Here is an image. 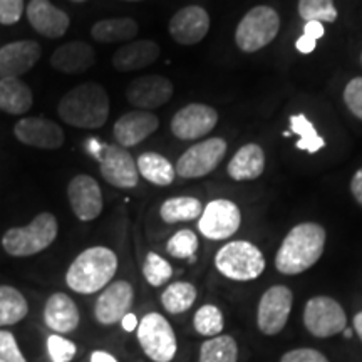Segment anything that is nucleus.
I'll return each instance as SVG.
<instances>
[{
    "instance_id": "1",
    "label": "nucleus",
    "mask_w": 362,
    "mask_h": 362,
    "mask_svg": "<svg viewBox=\"0 0 362 362\" xmlns=\"http://www.w3.org/2000/svg\"><path fill=\"white\" fill-rule=\"evenodd\" d=\"M325 247V230L319 223L293 226L280 245L275 267L284 275H298L319 262Z\"/></svg>"
},
{
    "instance_id": "2",
    "label": "nucleus",
    "mask_w": 362,
    "mask_h": 362,
    "mask_svg": "<svg viewBox=\"0 0 362 362\" xmlns=\"http://www.w3.org/2000/svg\"><path fill=\"white\" fill-rule=\"evenodd\" d=\"M57 112L66 124L79 129H99L110 117V96L98 83L76 86L62 96Z\"/></svg>"
},
{
    "instance_id": "3",
    "label": "nucleus",
    "mask_w": 362,
    "mask_h": 362,
    "mask_svg": "<svg viewBox=\"0 0 362 362\" xmlns=\"http://www.w3.org/2000/svg\"><path fill=\"white\" fill-rule=\"evenodd\" d=\"M117 270L116 253L107 247L86 248L76 257L66 272V284L71 291L90 296L106 288Z\"/></svg>"
},
{
    "instance_id": "4",
    "label": "nucleus",
    "mask_w": 362,
    "mask_h": 362,
    "mask_svg": "<svg viewBox=\"0 0 362 362\" xmlns=\"http://www.w3.org/2000/svg\"><path fill=\"white\" fill-rule=\"evenodd\" d=\"M57 218L42 211L25 226H13L2 237V247L11 257H33L51 247L57 237Z\"/></svg>"
},
{
    "instance_id": "5",
    "label": "nucleus",
    "mask_w": 362,
    "mask_h": 362,
    "mask_svg": "<svg viewBox=\"0 0 362 362\" xmlns=\"http://www.w3.org/2000/svg\"><path fill=\"white\" fill-rule=\"evenodd\" d=\"M215 267L226 279L235 282H248L264 274L265 257L253 243L235 240L220 248L215 257Z\"/></svg>"
},
{
    "instance_id": "6",
    "label": "nucleus",
    "mask_w": 362,
    "mask_h": 362,
    "mask_svg": "<svg viewBox=\"0 0 362 362\" xmlns=\"http://www.w3.org/2000/svg\"><path fill=\"white\" fill-rule=\"evenodd\" d=\"M136 336L144 356L153 362H170L178 351L176 334L168 320L158 312L146 314L139 320Z\"/></svg>"
},
{
    "instance_id": "7",
    "label": "nucleus",
    "mask_w": 362,
    "mask_h": 362,
    "mask_svg": "<svg viewBox=\"0 0 362 362\" xmlns=\"http://www.w3.org/2000/svg\"><path fill=\"white\" fill-rule=\"evenodd\" d=\"M279 29L280 17L277 11L267 6L253 7L240 21L235 40L243 52H257L277 37Z\"/></svg>"
},
{
    "instance_id": "8",
    "label": "nucleus",
    "mask_w": 362,
    "mask_h": 362,
    "mask_svg": "<svg viewBox=\"0 0 362 362\" xmlns=\"http://www.w3.org/2000/svg\"><path fill=\"white\" fill-rule=\"evenodd\" d=\"M304 325L314 337L327 339L346 330L347 315L332 297L317 296L305 304Z\"/></svg>"
},
{
    "instance_id": "9",
    "label": "nucleus",
    "mask_w": 362,
    "mask_h": 362,
    "mask_svg": "<svg viewBox=\"0 0 362 362\" xmlns=\"http://www.w3.org/2000/svg\"><path fill=\"white\" fill-rule=\"evenodd\" d=\"M226 153V141L221 138H210L193 144L180 156L175 171L181 178L193 180L211 173Z\"/></svg>"
},
{
    "instance_id": "10",
    "label": "nucleus",
    "mask_w": 362,
    "mask_h": 362,
    "mask_svg": "<svg viewBox=\"0 0 362 362\" xmlns=\"http://www.w3.org/2000/svg\"><path fill=\"white\" fill-rule=\"evenodd\" d=\"M99 171L116 188H134L138 185V166L129 151L119 144H103L96 149Z\"/></svg>"
},
{
    "instance_id": "11",
    "label": "nucleus",
    "mask_w": 362,
    "mask_h": 362,
    "mask_svg": "<svg viewBox=\"0 0 362 362\" xmlns=\"http://www.w3.org/2000/svg\"><path fill=\"white\" fill-rule=\"evenodd\" d=\"M293 293L285 285H274L265 291L259 302L257 310V324L265 336H277L287 325L292 312Z\"/></svg>"
},
{
    "instance_id": "12",
    "label": "nucleus",
    "mask_w": 362,
    "mask_h": 362,
    "mask_svg": "<svg viewBox=\"0 0 362 362\" xmlns=\"http://www.w3.org/2000/svg\"><path fill=\"white\" fill-rule=\"evenodd\" d=\"M242 223L238 206L230 200H214L203 208L198 230L208 240H226L237 233Z\"/></svg>"
},
{
    "instance_id": "13",
    "label": "nucleus",
    "mask_w": 362,
    "mask_h": 362,
    "mask_svg": "<svg viewBox=\"0 0 362 362\" xmlns=\"http://www.w3.org/2000/svg\"><path fill=\"white\" fill-rule=\"evenodd\" d=\"M218 123V112L206 104L193 103L181 107L171 119V131L178 139L193 141L210 133Z\"/></svg>"
},
{
    "instance_id": "14",
    "label": "nucleus",
    "mask_w": 362,
    "mask_h": 362,
    "mask_svg": "<svg viewBox=\"0 0 362 362\" xmlns=\"http://www.w3.org/2000/svg\"><path fill=\"white\" fill-rule=\"evenodd\" d=\"M134 300L133 285L126 280H117L107 285L98 297L94 305V317L101 325H115L129 314Z\"/></svg>"
},
{
    "instance_id": "15",
    "label": "nucleus",
    "mask_w": 362,
    "mask_h": 362,
    "mask_svg": "<svg viewBox=\"0 0 362 362\" xmlns=\"http://www.w3.org/2000/svg\"><path fill=\"white\" fill-rule=\"evenodd\" d=\"M13 134L25 146L39 149H59L64 144V131L45 117H22L13 126Z\"/></svg>"
},
{
    "instance_id": "16",
    "label": "nucleus",
    "mask_w": 362,
    "mask_h": 362,
    "mask_svg": "<svg viewBox=\"0 0 362 362\" xmlns=\"http://www.w3.org/2000/svg\"><path fill=\"white\" fill-rule=\"evenodd\" d=\"M67 198H69L72 211L81 221H93L101 215L103 192L93 176H74L67 187Z\"/></svg>"
},
{
    "instance_id": "17",
    "label": "nucleus",
    "mask_w": 362,
    "mask_h": 362,
    "mask_svg": "<svg viewBox=\"0 0 362 362\" xmlns=\"http://www.w3.org/2000/svg\"><path fill=\"white\" fill-rule=\"evenodd\" d=\"M173 84L165 76L149 74L134 79L126 89V98L133 106L139 110H156L166 104L173 96Z\"/></svg>"
},
{
    "instance_id": "18",
    "label": "nucleus",
    "mask_w": 362,
    "mask_h": 362,
    "mask_svg": "<svg viewBox=\"0 0 362 362\" xmlns=\"http://www.w3.org/2000/svg\"><path fill=\"white\" fill-rule=\"evenodd\" d=\"M208 30H210V16L200 6L183 7L170 21V35L183 45L202 42Z\"/></svg>"
},
{
    "instance_id": "19",
    "label": "nucleus",
    "mask_w": 362,
    "mask_h": 362,
    "mask_svg": "<svg viewBox=\"0 0 362 362\" xmlns=\"http://www.w3.org/2000/svg\"><path fill=\"white\" fill-rule=\"evenodd\" d=\"M160 128V119L156 115L149 111H131L126 112L115 123L112 134L116 143L123 148L138 146L144 139L149 138Z\"/></svg>"
},
{
    "instance_id": "20",
    "label": "nucleus",
    "mask_w": 362,
    "mask_h": 362,
    "mask_svg": "<svg viewBox=\"0 0 362 362\" xmlns=\"http://www.w3.org/2000/svg\"><path fill=\"white\" fill-rule=\"evenodd\" d=\"M40 45L35 40H16L0 47V79L21 78L37 64Z\"/></svg>"
},
{
    "instance_id": "21",
    "label": "nucleus",
    "mask_w": 362,
    "mask_h": 362,
    "mask_svg": "<svg viewBox=\"0 0 362 362\" xmlns=\"http://www.w3.org/2000/svg\"><path fill=\"white\" fill-rule=\"evenodd\" d=\"M25 12L35 33L47 39L62 37L69 29V16L54 6L51 0H30Z\"/></svg>"
},
{
    "instance_id": "22",
    "label": "nucleus",
    "mask_w": 362,
    "mask_h": 362,
    "mask_svg": "<svg viewBox=\"0 0 362 362\" xmlns=\"http://www.w3.org/2000/svg\"><path fill=\"white\" fill-rule=\"evenodd\" d=\"M44 322L52 332L69 334L79 327L81 314L78 305L64 292H56L44 305Z\"/></svg>"
},
{
    "instance_id": "23",
    "label": "nucleus",
    "mask_w": 362,
    "mask_h": 362,
    "mask_svg": "<svg viewBox=\"0 0 362 362\" xmlns=\"http://www.w3.org/2000/svg\"><path fill=\"white\" fill-rule=\"evenodd\" d=\"M160 45L153 40H131L112 56V67L119 72H133L151 66L160 57Z\"/></svg>"
},
{
    "instance_id": "24",
    "label": "nucleus",
    "mask_w": 362,
    "mask_h": 362,
    "mask_svg": "<svg viewBox=\"0 0 362 362\" xmlns=\"http://www.w3.org/2000/svg\"><path fill=\"white\" fill-rule=\"evenodd\" d=\"M94 59H96V54L89 44L72 40L54 51L51 66L62 74H81L94 64Z\"/></svg>"
},
{
    "instance_id": "25",
    "label": "nucleus",
    "mask_w": 362,
    "mask_h": 362,
    "mask_svg": "<svg viewBox=\"0 0 362 362\" xmlns=\"http://www.w3.org/2000/svg\"><path fill=\"white\" fill-rule=\"evenodd\" d=\"M228 175L235 181L255 180L265 170V153L259 144H245L235 153L232 161L228 163Z\"/></svg>"
},
{
    "instance_id": "26",
    "label": "nucleus",
    "mask_w": 362,
    "mask_h": 362,
    "mask_svg": "<svg viewBox=\"0 0 362 362\" xmlns=\"http://www.w3.org/2000/svg\"><path fill=\"white\" fill-rule=\"evenodd\" d=\"M33 90L19 78L0 79V111L12 116H22L33 107Z\"/></svg>"
},
{
    "instance_id": "27",
    "label": "nucleus",
    "mask_w": 362,
    "mask_h": 362,
    "mask_svg": "<svg viewBox=\"0 0 362 362\" xmlns=\"http://www.w3.org/2000/svg\"><path fill=\"white\" fill-rule=\"evenodd\" d=\"M136 34H138V24L129 17L99 21L90 29L93 39L101 44L126 42V40H133Z\"/></svg>"
},
{
    "instance_id": "28",
    "label": "nucleus",
    "mask_w": 362,
    "mask_h": 362,
    "mask_svg": "<svg viewBox=\"0 0 362 362\" xmlns=\"http://www.w3.org/2000/svg\"><path fill=\"white\" fill-rule=\"evenodd\" d=\"M136 166H138V173L144 180H148L153 185H158V187H168L170 183H173L176 175L175 166L158 153H143V155H139Z\"/></svg>"
},
{
    "instance_id": "29",
    "label": "nucleus",
    "mask_w": 362,
    "mask_h": 362,
    "mask_svg": "<svg viewBox=\"0 0 362 362\" xmlns=\"http://www.w3.org/2000/svg\"><path fill=\"white\" fill-rule=\"evenodd\" d=\"M29 314V304L21 291L11 285H0V327L19 324Z\"/></svg>"
},
{
    "instance_id": "30",
    "label": "nucleus",
    "mask_w": 362,
    "mask_h": 362,
    "mask_svg": "<svg viewBox=\"0 0 362 362\" xmlns=\"http://www.w3.org/2000/svg\"><path fill=\"white\" fill-rule=\"evenodd\" d=\"M203 214L202 202L193 197L170 198L160 208V216L165 223H180L200 218Z\"/></svg>"
},
{
    "instance_id": "31",
    "label": "nucleus",
    "mask_w": 362,
    "mask_h": 362,
    "mask_svg": "<svg viewBox=\"0 0 362 362\" xmlns=\"http://www.w3.org/2000/svg\"><path fill=\"white\" fill-rule=\"evenodd\" d=\"M197 288L189 282H175L161 293V304L168 314H183L197 300Z\"/></svg>"
},
{
    "instance_id": "32",
    "label": "nucleus",
    "mask_w": 362,
    "mask_h": 362,
    "mask_svg": "<svg viewBox=\"0 0 362 362\" xmlns=\"http://www.w3.org/2000/svg\"><path fill=\"white\" fill-rule=\"evenodd\" d=\"M238 344L232 336H216L202 344L198 362H237Z\"/></svg>"
},
{
    "instance_id": "33",
    "label": "nucleus",
    "mask_w": 362,
    "mask_h": 362,
    "mask_svg": "<svg viewBox=\"0 0 362 362\" xmlns=\"http://www.w3.org/2000/svg\"><path fill=\"white\" fill-rule=\"evenodd\" d=\"M223 314L218 307L206 304L197 310L193 317V327L200 336L216 337L223 330Z\"/></svg>"
},
{
    "instance_id": "34",
    "label": "nucleus",
    "mask_w": 362,
    "mask_h": 362,
    "mask_svg": "<svg viewBox=\"0 0 362 362\" xmlns=\"http://www.w3.org/2000/svg\"><path fill=\"white\" fill-rule=\"evenodd\" d=\"M291 128L292 133H297L300 136V139H298L297 143L298 149H304V151L309 153H317L319 149L324 148V139L317 134L314 124H312L304 115L291 116Z\"/></svg>"
},
{
    "instance_id": "35",
    "label": "nucleus",
    "mask_w": 362,
    "mask_h": 362,
    "mask_svg": "<svg viewBox=\"0 0 362 362\" xmlns=\"http://www.w3.org/2000/svg\"><path fill=\"white\" fill-rule=\"evenodd\" d=\"M298 13L305 22H334L337 19L332 0H298Z\"/></svg>"
},
{
    "instance_id": "36",
    "label": "nucleus",
    "mask_w": 362,
    "mask_h": 362,
    "mask_svg": "<svg viewBox=\"0 0 362 362\" xmlns=\"http://www.w3.org/2000/svg\"><path fill=\"white\" fill-rule=\"evenodd\" d=\"M143 275L153 287H161L173 277V267L155 252H149L143 265Z\"/></svg>"
},
{
    "instance_id": "37",
    "label": "nucleus",
    "mask_w": 362,
    "mask_h": 362,
    "mask_svg": "<svg viewBox=\"0 0 362 362\" xmlns=\"http://www.w3.org/2000/svg\"><path fill=\"white\" fill-rule=\"evenodd\" d=\"M166 250L171 257L180 260H193L198 250V237L192 230H180L166 243Z\"/></svg>"
},
{
    "instance_id": "38",
    "label": "nucleus",
    "mask_w": 362,
    "mask_h": 362,
    "mask_svg": "<svg viewBox=\"0 0 362 362\" xmlns=\"http://www.w3.org/2000/svg\"><path fill=\"white\" fill-rule=\"evenodd\" d=\"M76 344L69 339L51 334L47 337V352L52 362H71L76 356Z\"/></svg>"
},
{
    "instance_id": "39",
    "label": "nucleus",
    "mask_w": 362,
    "mask_h": 362,
    "mask_svg": "<svg viewBox=\"0 0 362 362\" xmlns=\"http://www.w3.org/2000/svg\"><path fill=\"white\" fill-rule=\"evenodd\" d=\"M0 361L4 362H27L22 354L16 337L8 330L0 329Z\"/></svg>"
},
{
    "instance_id": "40",
    "label": "nucleus",
    "mask_w": 362,
    "mask_h": 362,
    "mask_svg": "<svg viewBox=\"0 0 362 362\" xmlns=\"http://www.w3.org/2000/svg\"><path fill=\"white\" fill-rule=\"evenodd\" d=\"M344 101L356 117L362 119V78L352 79L344 90Z\"/></svg>"
},
{
    "instance_id": "41",
    "label": "nucleus",
    "mask_w": 362,
    "mask_h": 362,
    "mask_svg": "<svg viewBox=\"0 0 362 362\" xmlns=\"http://www.w3.org/2000/svg\"><path fill=\"white\" fill-rule=\"evenodd\" d=\"M22 13H24V0H0V24H17Z\"/></svg>"
},
{
    "instance_id": "42",
    "label": "nucleus",
    "mask_w": 362,
    "mask_h": 362,
    "mask_svg": "<svg viewBox=\"0 0 362 362\" xmlns=\"http://www.w3.org/2000/svg\"><path fill=\"white\" fill-rule=\"evenodd\" d=\"M280 362H330L322 352L310 349V347H300V349H293L285 352L280 357Z\"/></svg>"
},
{
    "instance_id": "43",
    "label": "nucleus",
    "mask_w": 362,
    "mask_h": 362,
    "mask_svg": "<svg viewBox=\"0 0 362 362\" xmlns=\"http://www.w3.org/2000/svg\"><path fill=\"white\" fill-rule=\"evenodd\" d=\"M324 25L322 22H317V21H312V22H305V27H304V34L309 35L310 39H322L324 35Z\"/></svg>"
},
{
    "instance_id": "44",
    "label": "nucleus",
    "mask_w": 362,
    "mask_h": 362,
    "mask_svg": "<svg viewBox=\"0 0 362 362\" xmlns=\"http://www.w3.org/2000/svg\"><path fill=\"white\" fill-rule=\"evenodd\" d=\"M351 192L359 205H362V168L357 170L354 178L351 181Z\"/></svg>"
},
{
    "instance_id": "45",
    "label": "nucleus",
    "mask_w": 362,
    "mask_h": 362,
    "mask_svg": "<svg viewBox=\"0 0 362 362\" xmlns=\"http://www.w3.org/2000/svg\"><path fill=\"white\" fill-rule=\"evenodd\" d=\"M315 42H317V40L310 39L309 35L304 34L300 39L297 40L296 47H297L298 52H302V54H310V52L315 49Z\"/></svg>"
},
{
    "instance_id": "46",
    "label": "nucleus",
    "mask_w": 362,
    "mask_h": 362,
    "mask_svg": "<svg viewBox=\"0 0 362 362\" xmlns=\"http://www.w3.org/2000/svg\"><path fill=\"white\" fill-rule=\"evenodd\" d=\"M89 362H119V361L106 351H94L89 357Z\"/></svg>"
},
{
    "instance_id": "47",
    "label": "nucleus",
    "mask_w": 362,
    "mask_h": 362,
    "mask_svg": "<svg viewBox=\"0 0 362 362\" xmlns=\"http://www.w3.org/2000/svg\"><path fill=\"white\" fill-rule=\"evenodd\" d=\"M121 324H123V329L126 330V332H133L134 329H138V319H136L134 314H126L123 317V320H121Z\"/></svg>"
},
{
    "instance_id": "48",
    "label": "nucleus",
    "mask_w": 362,
    "mask_h": 362,
    "mask_svg": "<svg viewBox=\"0 0 362 362\" xmlns=\"http://www.w3.org/2000/svg\"><path fill=\"white\" fill-rule=\"evenodd\" d=\"M354 330L362 342V310L354 315Z\"/></svg>"
},
{
    "instance_id": "49",
    "label": "nucleus",
    "mask_w": 362,
    "mask_h": 362,
    "mask_svg": "<svg viewBox=\"0 0 362 362\" xmlns=\"http://www.w3.org/2000/svg\"><path fill=\"white\" fill-rule=\"evenodd\" d=\"M291 134H292V131H285V133H284L285 138H288V136H291Z\"/></svg>"
},
{
    "instance_id": "50",
    "label": "nucleus",
    "mask_w": 362,
    "mask_h": 362,
    "mask_svg": "<svg viewBox=\"0 0 362 362\" xmlns=\"http://www.w3.org/2000/svg\"><path fill=\"white\" fill-rule=\"evenodd\" d=\"M72 2H86V0H72Z\"/></svg>"
},
{
    "instance_id": "51",
    "label": "nucleus",
    "mask_w": 362,
    "mask_h": 362,
    "mask_svg": "<svg viewBox=\"0 0 362 362\" xmlns=\"http://www.w3.org/2000/svg\"><path fill=\"white\" fill-rule=\"evenodd\" d=\"M128 2H139V0H128Z\"/></svg>"
},
{
    "instance_id": "52",
    "label": "nucleus",
    "mask_w": 362,
    "mask_h": 362,
    "mask_svg": "<svg viewBox=\"0 0 362 362\" xmlns=\"http://www.w3.org/2000/svg\"><path fill=\"white\" fill-rule=\"evenodd\" d=\"M361 61H362V56H361Z\"/></svg>"
},
{
    "instance_id": "53",
    "label": "nucleus",
    "mask_w": 362,
    "mask_h": 362,
    "mask_svg": "<svg viewBox=\"0 0 362 362\" xmlns=\"http://www.w3.org/2000/svg\"><path fill=\"white\" fill-rule=\"evenodd\" d=\"M0 362H4V361H0Z\"/></svg>"
}]
</instances>
